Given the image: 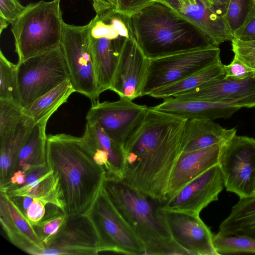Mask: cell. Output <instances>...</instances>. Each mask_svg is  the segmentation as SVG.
Segmentation results:
<instances>
[{
	"mask_svg": "<svg viewBox=\"0 0 255 255\" xmlns=\"http://www.w3.org/2000/svg\"><path fill=\"white\" fill-rule=\"evenodd\" d=\"M213 243L218 255L255 254V239L242 235H213Z\"/></svg>",
	"mask_w": 255,
	"mask_h": 255,
	"instance_id": "cell-30",
	"label": "cell"
},
{
	"mask_svg": "<svg viewBox=\"0 0 255 255\" xmlns=\"http://www.w3.org/2000/svg\"><path fill=\"white\" fill-rule=\"evenodd\" d=\"M218 233L246 236L255 239V196L240 198L220 225Z\"/></svg>",
	"mask_w": 255,
	"mask_h": 255,
	"instance_id": "cell-25",
	"label": "cell"
},
{
	"mask_svg": "<svg viewBox=\"0 0 255 255\" xmlns=\"http://www.w3.org/2000/svg\"><path fill=\"white\" fill-rule=\"evenodd\" d=\"M25 8L19 0H0V18L13 24Z\"/></svg>",
	"mask_w": 255,
	"mask_h": 255,
	"instance_id": "cell-37",
	"label": "cell"
},
{
	"mask_svg": "<svg viewBox=\"0 0 255 255\" xmlns=\"http://www.w3.org/2000/svg\"><path fill=\"white\" fill-rule=\"evenodd\" d=\"M101 252L95 228L87 215L68 216L38 255H95Z\"/></svg>",
	"mask_w": 255,
	"mask_h": 255,
	"instance_id": "cell-13",
	"label": "cell"
},
{
	"mask_svg": "<svg viewBox=\"0 0 255 255\" xmlns=\"http://www.w3.org/2000/svg\"><path fill=\"white\" fill-rule=\"evenodd\" d=\"M19 105L23 109L70 79L61 45L17 62Z\"/></svg>",
	"mask_w": 255,
	"mask_h": 255,
	"instance_id": "cell-6",
	"label": "cell"
},
{
	"mask_svg": "<svg viewBox=\"0 0 255 255\" xmlns=\"http://www.w3.org/2000/svg\"><path fill=\"white\" fill-rule=\"evenodd\" d=\"M211 5L222 12L225 16L230 0H206Z\"/></svg>",
	"mask_w": 255,
	"mask_h": 255,
	"instance_id": "cell-42",
	"label": "cell"
},
{
	"mask_svg": "<svg viewBox=\"0 0 255 255\" xmlns=\"http://www.w3.org/2000/svg\"><path fill=\"white\" fill-rule=\"evenodd\" d=\"M233 36L234 38L243 41L255 40V2L245 21Z\"/></svg>",
	"mask_w": 255,
	"mask_h": 255,
	"instance_id": "cell-39",
	"label": "cell"
},
{
	"mask_svg": "<svg viewBox=\"0 0 255 255\" xmlns=\"http://www.w3.org/2000/svg\"><path fill=\"white\" fill-rule=\"evenodd\" d=\"M86 215L95 228L101 252L145 255L143 243L116 210L103 186Z\"/></svg>",
	"mask_w": 255,
	"mask_h": 255,
	"instance_id": "cell-7",
	"label": "cell"
},
{
	"mask_svg": "<svg viewBox=\"0 0 255 255\" xmlns=\"http://www.w3.org/2000/svg\"><path fill=\"white\" fill-rule=\"evenodd\" d=\"M75 92L70 79H68L22 109L23 113L35 124L47 125L51 116Z\"/></svg>",
	"mask_w": 255,
	"mask_h": 255,
	"instance_id": "cell-26",
	"label": "cell"
},
{
	"mask_svg": "<svg viewBox=\"0 0 255 255\" xmlns=\"http://www.w3.org/2000/svg\"><path fill=\"white\" fill-rule=\"evenodd\" d=\"M224 77V64L220 61L180 81L154 90L148 96L163 99L174 97Z\"/></svg>",
	"mask_w": 255,
	"mask_h": 255,
	"instance_id": "cell-28",
	"label": "cell"
},
{
	"mask_svg": "<svg viewBox=\"0 0 255 255\" xmlns=\"http://www.w3.org/2000/svg\"><path fill=\"white\" fill-rule=\"evenodd\" d=\"M218 164L197 177L163 203V209L200 214L209 204L218 200L224 187Z\"/></svg>",
	"mask_w": 255,
	"mask_h": 255,
	"instance_id": "cell-14",
	"label": "cell"
},
{
	"mask_svg": "<svg viewBox=\"0 0 255 255\" xmlns=\"http://www.w3.org/2000/svg\"><path fill=\"white\" fill-rule=\"evenodd\" d=\"M35 124L24 115L14 127L0 134V187L6 184L14 173L19 152Z\"/></svg>",
	"mask_w": 255,
	"mask_h": 255,
	"instance_id": "cell-23",
	"label": "cell"
},
{
	"mask_svg": "<svg viewBox=\"0 0 255 255\" xmlns=\"http://www.w3.org/2000/svg\"><path fill=\"white\" fill-rule=\"evenodd\" d=\"M46 210V214L39 223L33 225L37 236L44 245L46 246L58 233L62 225L68 218V215L59 207L54 205Z\"/></svg>",
	"mask_w": 255,
	"mask_h": 255,
	"instance_id": "cell-32",
	"label": "cell"
},
{
	"mask_svg": "<svg viewBox=\"0 0 255 255\" xmlns=\"http://www.w3.org/2000/svg\"><path fill=\"white\" fill-rule=\"evenodd\" d=\"M148 108L120 98L114 102L92 104L87 121L97 123L106 133L123 148L142 125Z\"/></svg>",
	"mask_w": 255,
	"mask_h": 255,
	"instance_id": "cell-11",
	"label": "cell"
},
{
	"mask_svg": "<svg viewBox=\"0 0 255 255\" xmlns=\"http://www.w3.org/2000/svg\"><path fill=\"white\" fill-rule=\"evenodd\" d=\"M157 2H161L174 10L178 12L182 4L180 0H157Z\"/></svg>",
	"mask_w": 255,
	"mask_h": 255,
	"instance_id": "cell-43",
	"label": "cell"
},
{
	"mask_svg": "<svg viewBox=\"0 0 255 255\" xmlns=\"http://www.w3.org/2000/svg\"><path fill=\"white\" fill-rule=\"evenodd\" d=\"M129 20L133 36L149 59L214 46L195 24L159 2L144 7Z\"/></svg>",
	"mask_w": 255,
	"mask_h": 255,
	"instance_id": "cell-3",
	"label": "cell"
},
{
	"mask_svg": "<svg viewBox=\"0 0 255 255\" xmlns=\"http://www.w3.org/2000/svg\"><path fill=\"white\" fill-rule=\"evenodd\" d=\"M186 120L149 107L140 128L124 147L123 179L159 203L167 200L169 177L183 150Z\"/></svg>",
	"mask_w": 255,
	"mask_h": 255,
	"instance_id": "cell-1",
	"label": "cell"
},
{
	"mask_svg": "<svg viewBox=\"0 0 255 255\" xmlns=\"http://www.w3.org/2000/svg\"><path fill=\"white\" fill-rule=\"evenodd\" d=\"M218 164L227 191L240 198L254 196L255 138L235 134L221 144Z\"/></svg>",
	"mask_w": 255,
	"mask_h": 255,
	"instance_id": "cell-9",
	"label": "cell"
},
{
	"mask_svg": "<svg viewBox=\"0 0 255 255\" xmlns=\"http://www.w3.org/2000/svg\"><path fill=\"white\" fill-rule=\"evenodd\" d=\"M178 12L195 24L215 46L234 39L225 15L206 0L182 5Z\"/></svg>",
	"mask_w": 255,
	"mask_h": 255,
	"instance_id": "cell-20",
	"label": "cell"
},
{
	"mask_svg": "<svg viewBox=\"0 0 255 255\" xmlns=\"http://www.w3.org/2000/svg\"><path fill=\"white\" fill-rule=\"evenodd\" d=\"M255 2V0H229L225 18L233 35L243 24Z\"/></svg>",
	"mask_w": 255,
	"mask_h": 255,
	"instance_id": "cell-33",
	"label": "cell"
},
{
	"mask_svg": "<svg viewBox=\"0 0 255 255\" xmlns=\"http://www.w3.org/2000/svg\"><path fill=\"white\" fill-rule=\"evenodd\" d=\"M22 108L8 100L0 99V134L14 127L24 116Z\"/></svg>",
	"mask_w": 255,
	"mask_h": 255,
	"instance_id": "cell-34",
	"label": "cell"
},
{
	"mask_svg": "<svg viewBox=\"0 0 255 255\" xmlns=\"http://www.w3.org/2000/svg\"><path fill=\"white\" fill-rule=\"evenodd\" d=\"M225 78L243 80L255 77L254 71L239 59L234 56L228 65H224Z\"/></svg>",
	"mask_w": 255,
	"mask_h": 255,
	"instance_id": "cell-36",
	"label": "cell"
},
{
	"mask_svg": "<svg viewBox=\"0 0 255 255\" xmlns=\"http://www.w3.org/2000/svg\"><path fill=\"white\" fill-rule=\"evenodd\" d=\"M89 24L82 26L64 22L61 45L75 91L98 101L94 64L90 48Z\"/></svg>",
	"mask_w": 255,
	"mask_h": 255,
	"instance_id": "cell-10",
	"label": "cell"
},
{
	"mask_svg": "<svg viewBox=\"0 0 255 255\" xmlns=\"http://www.w3.org/2000/svg\"><path fill=\"white\" fill-rule=\"evenodd\" d=\"M196 0H180L182 5H187L188 4L194 2Z\"/></svg>",
	"mask_w": 255,
	"mask_h": 255,
	"instance_id": "cell-44",
	"label": "cell"
},
{
	"mask_svg": "<svg viewBox=\"0 0 255 255\" xmlns=\"http://www.w3.org/2000/svg\"><path fill=\"white\" fill-rule=\"evenodd\" d=\"M46 126L45 124H35L19 152L14 172L20 171L26 177V173L32 168L47 164Z\"/></svg>",
	"mask_w": 255,
	"mask_h": 255,
	"instance_id": "cell-27",
	"label": "cell"
},
{
	"mask_svg": "<svg viewBox=\"0 0 255 255\" xmlns=\"http://www.w3.org/2000/svg\"><path fill=\"white\" fill-rule=\"evenodd\" d=\"M221 144L187 152L177 158L171 173L167 189V200L184 186L218 163Z\"/></svg>",
	"mask_w": 255,
	"mask_h": 255,
	"instance_id": "cell-19",
	"label": "cell"
},
{
	"mask_svg": "<svg viewBox=\"0 0 255 255\" xmlns=\"http://www.w3.org/2000/svg\"><path fill=\"white\" fill-rule=\"evenodd\" d=\"M0 222L9 242L24 252L38 255L44 248L33 225L7 193L2 191Z\"/></svg>",
	"mask_w": 255,
	"mask_h": 255,
	"instance_id": "cell-18",
	"label": "cell"
},
{
	"mask_svg": "<svg viewBox=\"0 0 255 255\" xmlns=\"http://www.w3.org/2000/svg\"><path fill=\"white\" fill-rule=\"evenodd\" d=\"M152 108L186 120L198 118L212 120L228 118L242 108L235 104L201 101H180L172 97L164 99L162 103Z\"/></svg>",
	"mask_w": 255,
	"mask_h": 255,
	"instance_id": "cell-22",
	"label": "cell"
},
{
	"mask_svg": "<svg viewBox=\"0 0 255 255\" xmlns=\"http://www.w3.org/2000/svg\"><path fill=\"white\" fill-rule=\"evenodd\" d=\"M47 204L42 201L33 198L25 214V217L32 225L37 224L43 219L46 214V206Z\"/></svg>",
	"mask_w": 255,
	"mask_h": 255,
	"instance_id": "cell-40",
	"label": "cell"
},
{
	"mask_svg": "<svg viewBox=\"0 0 255 255\" xmlns=\"http://www.w3.org/2000/svg\"><path fill=\"white\" fill-rule=\"evenodd\" d=\"M93 6L97 14L117 10V0H92Z\"/></svg>",
	"mask_w": 255,
	"mask_h": 255,
	"instance_id": "cell-41",
	"label": "cell"
},
{
	"mask_svg": "<svg viewBox=\"0 0 255 255\" xmlns=\"http://www.w3.org/2000/svg\"><path fill=\"white\" fill-rule=\"evenodd\" d=\"M0 99L11 101L19 105L17 66L0 52ZM20 106V105H19Z\"/></svg>",
	"mask_w": 255,
	"mask_h": 255,
	"instance_id": "cell-31",
	"label": "cell"
},
{
	"mask_svg": "<svg viewBox=\"0 0 255 255\" xmlns=\"http://www.w3.org/2000/svg\"><path fill=\"white\" fill-rule=\"evenodd\" d=\"M232 51L236 57L255 73V40L243 41L234 38L232 40Z\"/></svg>",
	"mask_w": 255,
	"mask_h": 255,
	"instance_id": "cell-35",
	"label": "cell"
},
{
	"mask_svg": "<svg viewBox=\"0 0 255 255\" xmlns=\"http://www.w3.org/2000/svg\"><path fill=\"white\" fill-rule=\"evenodd\" d=\"M64 22L60 0L26 5L11 28L18 62L61 46Z\"/></svg>",
	"mask_w": 255,
	"mask_h": 255,
	"instance_id": "cell-5",
	"label": "cell"
},
{
	"mask_svg": "<svg viewBox=\"0 0 255 255\" xmlns=\"http://www.w3.org/2000/svg\"><path fill=\"white\" fill-rule=\"evenodd\" d=\"M158 212L172 239L189 255H218L213 243V234L199 214L163 209Z\"/></svg>",
	"mask_w": 255,
	"mask_h": 255,
	"instance_id": "cell-12",
	"label": "cell"
},
{
	"mask_svg": "<svg viewBox=\"0 0 255 255\" xmlns=\"http://www.w3.org/2000/svg\"><path fill=\"white\" fill-rule=\"evenodd\" d=\"M82 143L94 161L105 172V177L123 179L124 148L113 141L96 122L87 121Z\"/></svg>",
	"mask_w": 255,
	"mask_h": 255,
	"instance_id": "cell-17",
	"label": "cell"
},
{
	"mask_svg": "<svg viewBox=\"0 0 255 255\" xmlns=\"http://www.w3.org/2000/svg\"><path fill=\"white\" fill-rule=\"evenodd\" d=\"M148 60L134 36L126 38L110 90L131 101L141 97Z\"/></svg>",
	"mask_w": 255,
	"mask_h": 255,
	"instance_id": "cell-15",
	"label": "cell"
},
{
	"mask_svg": "<svg viewBox=\"0 0 255 255\" xmlns=\"http://www.w3.org/2000/svg\"><path fill=\"white\" fill-rule=\"evenodd\" d=\"M236 132L235 128H225L212 120L188 119L183 129L182 152L198 150L215 144H222L236 134Z\"/></svg>",
	"mask_w": 255,
	"mask_h": 255,
	"instance_id": "cell-24",
	"label": "cell"
},
{
	"mask_svg": "<svg viewBox=\"0 0 255 255\" xmlns=\"http://www.w3.org/2000/svg\"><path fill=\"white\" fill-rule=\"evenodd\" d=\"M46 159L58 178L65 213L68 216L86 215L102 186L105 172L84 148L81 137L47 135Z\"/></svg>",
	"mask_w": 255,
	"mask_h": 255,
	"instance_id": "cell-2",
	"label": "cell"
},
{
	"mask_svg": "<svg viewBox=\"0 0 255 255\" xmlns=\"http://www.w3.org/2000/svg\"><path fill=\"white\" fill-rule=\"evenodd\" d=\"M5 193L10 197H30L47 204L55 205L64 212L65 210V204L59 179L53 171L33 183L11 189Z\"/></svg>",
	"mask_w": 255,
	"mask_h": 255,
	"instance_id": "cell-29",
	"label": "cell"
},
{
	"mask_svg": "<svg viewBox=\"0 0 255 255\" xmlns=\"http://www.w3.org/2000/svg\"><path fill=\"white\" fill-rule=\"evenodd\" d=\"M157 0H117L116 11L130 17L151 3Z\"/></svg>",
	"mask_w": 255,
	"mask_h": 255,
	"instance_id": "cell-38",
	"label": "cell"
},
{
	"mask_svg": "<svg viewBox=\"0 0 255 255\" xmlns=\"http://www.w3.org/2000/svg\"><path fill=\"white\" fill-rule=\"evenodd\" d=\"M103 187L124 220L143 243L145 255H187L172 238L157 207L123 179L105 177Z\"/></svg>",
	"mask_w": 255,
	"mask_h": 255,
	"instance_id": "cell-4",
	"label": "cell"
},
{
	"mask_svg": "<svg viewBox=\"0 0 255 255\" xmlns=\"http://www.w3.org/2000/svg\"><path fill=\"white\" fill-rule=\"evenodd\" d=\"M253 192H254V196H255V175L254 178L253 180Z\"/></svg>",
	"mask_w": 255,
	"mask_h": 255,
	"instance_id": "cell-45",
	"label": "cell"
},
{
	"mask_svg": "<svg viewBox=\"0 0 255 255\" xmlns=\"http://www.w3.org/2000/svg\"><path fill=\"white\" fill-rule=\"evenodd\" d=\"M219 47H208L149 59L141 97L180 81L220 60Z\"/></svg>",
	"mask_w": 255,
	"mask_h": 255,
	"instance_id": "cell-8",
	"label": "cell"
},
{
	"mask_svg": "<svg viewBox=\"0 0 255 255\" xmlns=\"http://www.w3.org/2000/svg\"><path fill=\"white\" fill-rule=\"evenodd\" d=\"M126 38L121 37L110 39L89 36L90 48L99 96L110 90Z\"/></svg>",
	"mask_w": 255,
	"mask_h": 255,
	"instance_id": "cell-21",
	"label": "cell"
},
{
	"mask_svg": "<svg viewBox=\"0 0 255 255\" xmlns=\"http://www.w3.org/2000/svg\"><path fill=\"white\" fill-rule=\"evenodd\" d=\"M172 98L180 101L223 102L241 108L255 107V77L243 80L224 77Z\"/></svg>",
	"mask_w": 255,
	"mask_h": 255,
	"instance_id": "cell-16",
	"label": "cell"
}]
</instances>
